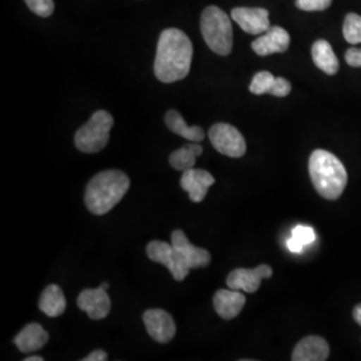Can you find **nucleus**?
I'll list each match as a JSON object with an SVG mask.
<instances>
[{
    "mask_svg": "<svg viewBox=\"0 0 361 361\" xmlns=\"http://www.w3.org/2000/svg\"><path fill=\"white\" fill-rule=\"evenodd\" d=\"M209 140L221 154L240 158L246 153V142L243 134L229 123L213 125L209 130Z\"/></svg>",
    "mask_w": 361,
    "mask_h": 361,
    "instance_id": "423d86ee",
    "label": "nucleus"
},
{
    "mask_svg": "<svg viewBox=\"0 0 361 361\" xmlns=\"http://www.w3.org/2000/svg\"><path fill=\"white\" fill-rule=\"evenodd\" d=\"M25 361H43V357H40V356H30V357H26Z\"/></svg>",
    "mask_w": 361,
    "mask_h": 361,
    "instance_id": "7c9ffc66",
    "label": "nucleus"
},
{
    "mask_svg": "<svg viewBox=\"0 0 361 361\" xmlns=\"http://www.w3.org/2000/svg\"><path fill=\"white\" fill-rule=\"evenodd\" d=\"M292 235L296 237L300 243H302L304 245H310L314 240H316V233L307 225H298L293 231H292Z\"/></svg>",
    "mask_w": 361,
    "mask_h": 361,
    "instance_id": "a878e982",
    "label": "nucleus"
},
{
    "mask_svg": "<svg viewBox=\"0 0 361 361\" xmlns=\"http://www.w3.org/2000/svg\"><path fill=\"white\" fill-rule=\"evenodd\" d=\"M114 118L104 111H95L87 123H85L75 134V146L82 153L94 154L106 147L110 138V130L113 129Z\"/></svg>",
    "mask_w": 361,
    "mask_h": 361,
    "instance_id": "39448f33",
    "label": "nucleus"
},
{
    "mask_svg": "<svg viewBox=\"0 0 361 361\" xmlns=\"http://www.w3.org/2000/svg\"><path fill=\"white\" fill-rule=\"evenodd\" d=\"M310 174L316 192L326 200H337L347 186V170L336 155L314 150L310 158Z\"/></svg>",
    "mask_w": 361,
    "mask_h": 361,
    "instance_id": "7ed1b4c3",
    "label": "nucleus"
},
{
    "mask_svg": "<svg viewBox=\"0 0 361 361\" xmlns=\"http://www.w3.org/2000/svg\"><path fill=\"white\" fill-rule=\"evenodd\" d=\"M143 323L150 337L159 344H166L176 335V323L164 310H149L143 313Z\"/></svg>",
    "mask_w": 361,
    "mask_h": 361,
    "instance_id": "6e6552de",
    "label": "nucleus"
},
{
    "mask_svg": "<svg viewBox=\"0 0 361 361\" xmlns=\"http://www.w3.org/2000/svg\"><path fill=\"white\" fill-rule=\"evenodd\" d=\"M25 3L32 13H37L40 18L51 16L55 10L52 0H25Z\"/></svg>",
    "mask_w": 361,
    "mask_h": 361,
    "instance_id": "b1692460",
    "label": "nucleus"
},
{
    "mask_svg": "<svg viewBox=\"0 0 361 361\" xmlns=\"http://www.w3.org/2000/svg\"><path fill=\"white\" fill-rule=\"evenodd\" d=\"M329 357V345L320 336L302 338L292 353L293 361H325Z\"/></svg>",
    "mask_w": 361,
    "mask_h": 361,
    "instance_id": "f3484780",
    "label": "nucleus"
},
{
    "mask_svg": "<svg viewBox=\"0 0 361 361\" xmlns=\"http://www.w3.org/2000/svg\"><path fill=\"white\" fill-rule=\"evenodd\" d=\"M246 298L241 290L219 289L213 297L214 310L224 320H232L240 314L245 305Z\"/></svg>",
    "mask_w": 361,
    "mask_h": 361,
    "instance_id": "dca6fc26",
    "label": "nucleus"
},
{
    "mask_svg": "<svg viewBox=\"0 0 361 361\" xmlns=\"http://www.w3.org/2000/svg\"><path fill=\"white\" fill-rule=\"evenodd\" d=\"M101 286H102V288H104V289L107 290V289H109V283H102V284H101Z\"/></svg>",
    "mask_w": 361,
    "mask_h": 361,
    "instance_id": "2f4dec72",
    "label": "nucleus"
},
{
    "mask_svg": "<svg viewBox=\"0 0 361 361\" xmlns=\"http://www.w3.org/2000/svg\"><path fill=\"white\" fill-rule=\"evenodd\" d=\"M77 304L79 310L86 312L91 320H102L111 310V300L102 286L82 290L78 296Z\"/></svg>",
    "mask_w": 361,
    "mask_h": 361,
    "instance_id": "f8f14e48",
    "label": "nucleus"
},
{
    "mask_svg": "<svg viewBox=\"0 0 361 361\" xmlns=\"http://www.w3.org/2000/svg\"><path fill=\"white\" fill-rule=\"evenodd\" d=\"M312 59L314 65L328 75H335L338 71V59L328 40L319 39L312 46Z\"/></svg>",
    "mask_w": 361,
    "mask_h": 361,
    "instance_id": "6ab92c4d",
    "label": "nucleus"
},
{
    "mask_svg": "<svg viewBox=\"0 0 361 361\" xmlns=\"http://www.w3.org/2000/svg\"><path fill=\"white\" fill-rule=\"evenodd\" d=\"M331 4L332 0H296L297 8L302 11H324Z\"/></svg>",
    "mask_w": 361,
    "mask_h": 361,
    "instance_id": "393cba45",
    "label": "nucleus"
},
{
    "mask_svg": "<svg viewBox=\"0 0 361 361\" xmlns=\"http://www.w3.org/2000/svg\"><path fill=\"white\" fill-rule=\"evenodd\" d=\"M249 90L255 95L271 94L274 97L283 98L289 95V92L292 91V85L285 78H276L269 71H259L252 79Z\"/></svg>",
    "mask_w": 361,
    "mask_h": 361,
    "instance_id": "2eb2a0df",
    "label": "nucleus"
},
{
    "mask_svg": "<svg viewBox=\"0 0 361 361\" xmlns=\"http://www.w3.org/2000/svg\"><path fill=\"white\" fill-rule=\"evenodd\" d=\"M193 58V44L188 35L177 30H164L158 39L154 74L164 83H173L188 77Z\"/></svg>",
    "mask_w": 361,
    "mask_h": 361,
    "instance_id": "f257e3e1",
    "label": "nucleus"
},
{
    "mask_svg": "<svg viewBox=\"0 0 361 361\" xmlns=\"http://www.w3.org/2000/svg\"><path fill=\"white\" fill-rule=\"evenodd\" d=\"M232 19L250 35H261L271 27L269 11L265 8L235 7L232 10Z\"/></svg>",
    "mask_w": 361,
    "mask_h": 361,
    "instance_id": "9d476101",
    "label": "nucleus"
},
{
    "mask_svg": "<svg viewBox=\"0 0 361 361\" xmlns=\"http://www.w3.org/2000/svg\"><path fill=\"white\" fill-rule=\"evenodd\" d=\"M171 245L174 246L182 262L190 269L205 268L210 264V253L207 249L194 246L182 231H174L171 234Z\"/></svg>",
    "mask_w": 361,
    "mask_h": 361,
    "instance_id": "1a4fd4ad",
    "label": "nucleus"
},
{
    "mask_svg": "<svg viewBox=\"0 0 361 361\" xmlns=\"http://www.w3.org/2000/svg\"><path fill=\"white\" fill-rule=\"evenodd\" d=\"M129 188V177L123 171H101L89 182L86 188V207L92 214L104 216L125 197Z\"/></svg>",
    "mask_w": 361,
    "mask_h": 361,
    "instance_id": "f03ea898",
    "label": "nucleus"
},
{
    "mask_svg": "<svg viewBox=\"0 0 361 361\" xmlns=\"http://www.w3.org/2000/svg\"><path fill=\"white\" fill-rule=\"evenodd\" d=\"M39 308L49 317H58L66 310V297L58 285H49L39 300Z\"/></svg>",
    "mask_w": 361,
    "mask_h": 361,
    "instance_id": "412c9836",
    "label": "nucleus"
},
{
    "mask_svg": "<svg viewBox=\"0 0 361 361\" xmlns=\"http://www.w3.org/2000/svg\"><path fill=\"white\" fill-rule=\"evenodd\" d=\"M273 274L269 265H259L255 269H235L231 271L226 279V284L234 290H243L246 293H256L264 279H269Z\"/></svg>",
    "mask_w": 361,
    "mask_h": 361,
    "instance_id": "9b49d317",
    "label": "nucleus"
},
{
    "mask_svg": "<svg viewBox=\"0 0 361 361\" xmlns=\"http://www.w3.org/2000/svg\"><path fill=\"white\" fill-rule=\"evenodd\" d=\"M213 176L202 169H189L180 177V188L188 192L193 202H201L207 197L209 188L214 185Z\"/></svg>",
    "mask_w": 361,
    "mask_h": 361,
    "instance_id": "4468645a",
    "label": "nucleus"
},
{
    "mask_svg": "<svg viewBox=\"0 0 361 361\" xmlns=\"http://www.w3.org/2000/svg\"><path fill=\"white\" fill-rule=\"evenodd\" d=\"M107 360V353L102 349H97L91 352L87 357H85L83 361H106Z\"/></svg>",
    "mask_w": 361,
    "mask_h": 361,
    "instance_id": "c85d7f7f",
    "label": "nucleus"
},
{
    "mask_svg": "<svg viewBox=\"0 0 361 361\" xmlns=\"http://www.w3.org/2000/svg\"><path fill=\"white\" fill-rule=\"evenodd\" d=\"M201 32L209 49L221 56L232 52L233 27L229 15L216 6H209L201 15Z\"/></svg>",
    "mask_w": 361,
    "mask_h": 361,
    "instance_id": "20e7f679",
    "label": "nucleus"
},
{
    "mask_svg": "<svg viewBox=\"0 0 361 361\" xmlns=\"http://www.w3.org/2000/svg\"><path fill=\"white\" fill-rule=\"evenodd\" d=\"M202 154V146L198 142L189 143L186 146H182L174 153L169 157L170 166L178 171H186L189 169H193L195 165V159Z\"/></svg>",
    "mask_w": 361,
    "mask_h": 361,
    "instance_id": "4be33fe9",
    "label": "nucleus"
},
{
    "mask_svg": "<svg viewBox=\"0 0 361 361\" xmlns=\"http://www.w3.org/2000/svg\"><path fill=\"white\" fill-rule=\"evenodd\" d=\"M146 253L152 261L165 265L176 281H182L190 273V268L182 262L171 244L155 240L149 243L146 247Z\"/></svg>",
    "mask_w": 361,
    "mask_h": 361,
    "instance_id": "0eeeda50",
    "label": "nucleus"
},
{
    "mask_svg": "<svg viewBox=\"0 0 361 361\" xmlns=\"http://www.w3.org/2000/svg\"><path fill=\"white\" fill-rule=\"evenodd\" d=\"M290 37L288 31L280 26H271L261 34L253 43L252 49L259 56H268L271 54L285 52L289 49Z\"/></svg>",
    "mask_w": 361,
    "mask_h": 361,
    "instance_id": "ddd939ff",
    "label": "nucleus"
},
{
    "mask_svg": "<svg viewBox=\"0 0 361 361\" xmlns=\"http://www.w3.org/2000/svg\"><path fill=\"white\" fill-rule=\"evenodd\" d=\"M345 61L350 67H361V47H352L345 52Z\"/></svg>",
    "mask_w": 361,
    "mask_h": 361,
    "instance_id": "bb28decb",
    "label": "nucleus"
},
{
    "mask_svg": "<svg viewBox=\"0 0 361 361\" xmlns=\"http://www.w3.org/2000/svg\"><path fill=\"white\" fill-rule=\"evenodd\" d=\"M343 35L350 44L361 43V16L357 13H350L345 16L343 25Z\"/></svg>",
    "mask_w": 361,
    "mask_h": 361,
    "instance_id": "5701e85b",
    "label": "nucleus"
},
{
    "mask_svg": "<svg viewBox=\"0 0 361 361\" xmlns=\"http://www.w3.org/2000/svg\"><path fill=\"white\" fill-rule=\"evenodd\" d=\"M165 123L174 134L190 142H201L205 138V131L200 126H189L177 110H169L165 116Z\"/></svg>",
    "mask_w": 361,
    "mask_h": 361,
    "instance_id": "aec40b11",
    "label": "nucleus"
},
{
    "mask_svg": "<svg viewBox=\"0 0 361 361\" xmlns=\"http://www.w3.org/2000/svg\"><path fill=\"white\" fill-rule=\"evenodd\" d=\"M49 341V334L39 324H28L13 338L15 345L23 353L37 352Z\"/></svg>",
    "mask_w": 361,
    "mask_h": 361,
    "instance_id": "a211bd4d",
    "label": "nucleus"
},
{
    "mask_svg": "<svg viewBox=\"0 0 361 361\" xmlns=\"http://www.w3.org/2000/svg\"><path fill=\"white\" fill-rule=\"evenodd\" d=\"M353 319L361 326V304H359L357 307H355V310H353Z\"/></svg>",
    "mask_w": 361,
    "mask_h": 361,
    "instance_id": "c756f323",
    "label": "nucleus"
},
{
    "mask_svg": "<svg viewBox=\"0 0 361 361\" xmlns=\"http://www.w3.org/2000/svg\"><path fill=\"white\" fill-rule=\"evenodd\" d=\"M286 246H288V249H289L290 252H293V253H301L305 245H304L302 243H300L296 237L292 235V237L286 241Z\"/></svg>",
    "mask_w": 361,
    "mask_h": 361,
    "instance_id": "cd10ccee",
    "label": "nucleus"
}]
</instances>
